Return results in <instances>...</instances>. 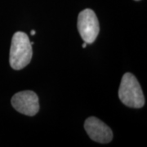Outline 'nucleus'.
<instances>
[{"instance_id":"20e7f679","label":"nucleus","mask_w":147,"mask_h":147,"mask_svg":"<svg viewBox=\"0 0 147 147\" xmlns=\"http://www.w3.org/2000/svg\"><path fill=\"white\" fill-rule=\"evenodd\" d=\"M11 105L16 111L27 116H34L39 110L38 97L32 91L16 93L11 98Z\"/></svg>"},{"instance_id":"f03ea898","label":"nucleus","mask_w":147,"mask_h":147,"mask_svg":"<svg viewBox=\"0 0 147 147\" xmlns=\"http://www.w3.org/2000/svg\"><path fill=\"white\" fill-rule=\"evenodd\" d=\"M119 96L123 104L131 108H142L145 105V97L137 78L131 73L123 74L121 80Z\"/></svg>"},{"instance_id":"6e6552de","label":"nucleus","mask_w":147,"mask_h":147,"mask_svg":"<svg viewBox=\"0 0 147 147\" xmlns=\"http://www.w3.org/2000/svg\"><path fill=\"white\" fill-rule=\"evenodd\" d=\"M134 1H140V0H134Z\"/></svg>"},{"instance_id":"39448f33","label":"nucleus","mask_w":147,"mask_h":147,"mask_svg":"<svg viewBox=\"0 0 147 147\" xmlns=\"http://www.w3.org/2000/svg\"><path fill=\"white\" fill-rule=\"evenodd\" d=\"M84 128L88 135L94 142L109 143L113 140V132L109 127L96 117H89L84 123Z\"/></svg>"},{"instance_id":"7ed1b4c3","label":"nucleus","mask_w":147,"mask_h":147,"mask_svg":"<svg viewBox=\"0 0 147 147\" xmlns=\"http://www.w3.org/2000/svg\"><path fill=\"white\" fill-rule=\"evenodd\" d=\"M78 30L86 43H92L96 39L100 31V26L94 11L87 8L79 13L78 16Z\"/></svg>"},{"instance_id":"0eeeda50","label":"nucleus","mask_w":147,"mask_h":147,"mask_svg":"<svg viewBox=\"0 0 147 147\" xmlns=\"http://www.w3.org/2000/svg\"><path fill=\"white\" fill-rule=\"evenodd\" d=\"M87 47V43L84 42V44H83V48H85V47Z\"/></svg>"},{"instance_id":"423d86ee","label":"nucleus","mask_w":147,"mask_h":147,"mask_svg":"<svg viewBox=\"0 0 147 147\" xmlns=\"http://www.w3.org/2000/svg\"><path fill=\"white\" fill-rule=\"evenodd\" d=\"M30 34H31V35H35L36 32H35V30H31V32H30Z\"/></svg>"},{"instance_id":"f257e3e1","label":"nucleus","mask_w":147,"mask_h":147,"mask_svg":"<svg viewBox=\"0 0 147 147\" xmlns=\"http://www.w3.org/2000/svg\"><path fill=\"white\" fill-rule=\"evenodd\" d=\"M32 44L26 33L18 31L12 37L10 49L9 62L11 68L20 70L31 61Z\"/></svg>"}]
</instances>
